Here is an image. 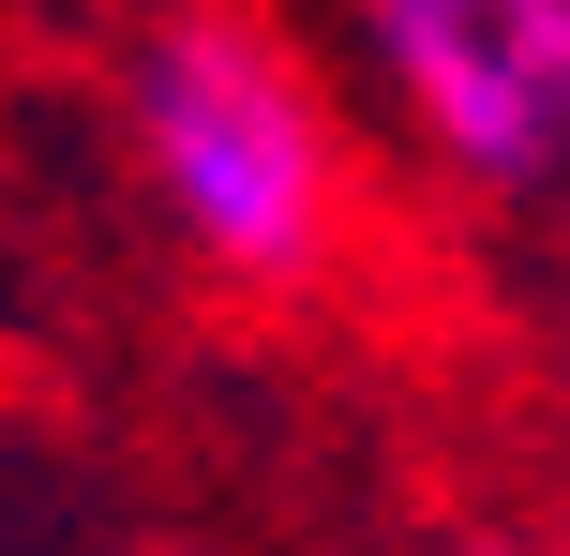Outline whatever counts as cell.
<instances>
[{"mask_svg":"<svg viewBox=\"0 0 570 556\" xmlns=\"http://www.w3.org/2000/svg\"><path fill=\"white\" fill-rule=\"evenodd\" d=\"M405 120L481 196L570 181V0H361Z\"/></svg>","mask_w":570,"mask_h":556,"instance_id":"obj_2","label":"cell"},{"mask_svg":"<svg viewBox=\"0 0 570 556\" xmlns=\"http://www.w3.org/2000/svg\"><path fill=\"white\" fill-rule=\"evenodd\" d=\"M136 136H150V181H166L180 241L240 286H285L315 271L331 241V106L285 76V46L256 16H166L136 46Z\"/></svg>","mask_w":570,"mask_h":556,"instance_id":"obj_1","label":"cell"},{"mask_svg":"<svg viewBox=\"0 0 570 556\" xmlns=\"http://www.w3.org/2000/svg\"><path fill=\"white\" fill-rule=\"evenodd\" d=\"M465 556H525V542H465Z\"/></svg>","mask_w":570,"mask_h":556,"instance_id":"obj_3","label":"cell"}]
</instances>
